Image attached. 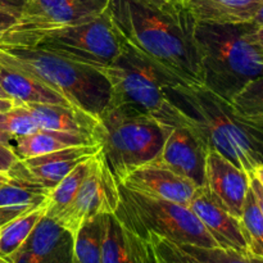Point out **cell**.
<instances>
[{"label": "cell", "instance_id": "83f0119b", "mask_svg": "<svg viewBox=\"0 0 263 263\" xmlns=\"http://www.w3.org/2000/svg\"><path fill=\"white\" fill-rule=\"evenodd\" d=\"M0 130L14 139L31 135L40 130L30 110L23 104H14L10 109L0 113Z\"/></svg>", "mask_w": 263, "mask_h": 263}, {"label": "cell", "instance_id": "60d3db41", "mask_svg": "<svg viewBox=\"0 0 263 263\" xmlns=\"http://www.w3.org/2000/svg\"><path fill=\"white\" fill-rule=\"evenodd\" d=\"M8 179H9V175L8 174H0V185L7 181Z\"/></svg>", "mask_w": 263, "mask_h": 263}, {"label": "cell", "instance_id": "4fadbf2b", "mask_svg": "<svg viewBox=\"0 0 263 263\" xmlns=\"http://www.w3.org/2000/svg\"><path fill=\"white\" fill-rule=\"evenodd\" d=\"M73 234L44 216L8 263H74Z\"/></svg>", "mask_w": 263, "mask_h": 263}, {"label": "cell", "instance_id": "ab89813d", "mask_svg": "<svg viewBox=\"0 0 263 263\" xmlns=\"http://www.w3.org/2000/svg\"><path fill=\"white\" fill-rule=\"evenodd\" d=\"M253 23H256V25H258V26H263V5H262L261 9H259L258 14H257L256 18H254Z\"/></svg>", "mask_w": 263, "mask_h": 263}, {"label": "cell", "instance_id": "ffe728a7", "mask_svg": "<svg viewBox=\"0 0 263 263\" xmlns=\"http://www.w3.org/2000/svg\"><path fill=\"white\" fill-rule=\"evenodd\" d=\"M23 105L30 110L41 130L85 134L94 138L98 127V117L85 112L81 108L61 104Z\"/></svg>", "mask_w": 263, "mask_h": 263}, {"label": "cell", "instance_id": "5bb4252c", "mask_svg": "<svg viewBox=\"0 0 263 263\" xmlns=\"http://www.w3.org/2000/svg\"><path fill=\"white\" fill-rule=\"evenodd\" d=\"M204 186L211 195L239 220L247 194L251 189V175L236 167L217 152H208Z\"/></svg>", "mask_w": 263, "mask_h": 263}, {"label": "cell", "instance_id": "d4e9b609", "mask_svg": "<svg viewBox=\"0 0 263 263\" xmlns=\"http://www.w3.org/2000/svg\"><path fill=\"white\" fill-rule=\"evenodd\" d=\"M95 157V156H94ZM91 159L82 162L81 164L72 170L64 179H62L53 189L49 192L48 203H46V213L48 217L57 220L64 210L73 200L80 185L84 181L85 176L91 166Z\"/></svg>", "mask_w": 263, "mask_h": 263}, {"label": "cell", "instance_id": "52a82bcc", "mask_svg": "<svg viewBox=\"0 0 263 263\" xmlns=\"http://www.w3.org/2000/svg\"><path fill=\"white\" fill-rule=\"evenodd\" d=\"M99 71L110 86L108 107L149 116L172 127L180 125L179 115L164 94V86L176 81L140 53L123 44L113 63Z\"/></svg>", "mask_w": 263, "mask_h": 263}, {"label": "cell", "instance_id": "484cf974", "mask_svg": "<svg viewBox=\"0 0 263 263\" xmlns=\"http://www.w3.org/2000/svg\"><path fill=\"white\" fill-rule=\"evenodd\" d=\"M239 223L249 253L263 258V213L252 189L247 194Z\"/></svg>", "mask_w": 263, "mask_h": 263}, {"label": "cell", "instance_id": "ac0fdd59", "mask_svg": "<svg viewBox=\"0 0 263 263\" xmlns=\"http://www.w3.org/2000/svg\"><path fill=\"white\" fill-rule=\"evenodd\" d=\"M0 87L14 104L72 105L61 94L3 59H0Z\"/></svg>", "mask_w": 263, "mask_h": 263}, {"label": "cell", "instance_id": "8fae6325", "mask_svg": "<svg viewBox=\"0 0 263 263\" xmlns=\"http://www.w3.org/2000/svg\"><path fill=\"white\" fill-rule=\"evenodd\" d=\"M99 152V144H90L71 146L32 158L20 159L8 175L30 180L50 192L72 170L82 162L97 156Z\"/></svg>", "mask_w": 263, "mask_h": 263}, {"label": "cell", "instance_id": "836d02e7", "mask_svg": "<svg viewBox=\"0 0 263 263\" xmlns=\"http://www.w3.org/2000/svg\"><path fill=\"white\" fill-rule=\"evenodd\" d=\"M143 2L148 3L149 5H152V7H156L158 8V9H163V10L175 9V8L181 5L177 0H143Z\"/></svg>", "mask_w": 263, "mask_h": 263}, {"label": "cell", "instance_id": "74e56055", "mask_svg": "<svg viewBox=\"0 0 263 263\" xmlns=\"http://www.w3.org/2000/svg\"><path fill=\"white\" fill-rule=\"evenodd\" d=\"M0 143L5 144V145H12L13 144V138L10 135H8L7 133L0 130Z\"/></svg>", "mask_w": 263, "mask_h": 263}, {"label": "cell", "instance_id": "277c9868", "mask_svg": "<svg viewBox=\"0 0 263 263\" xmlns=\"http://www.w3.org/2000/svg\"><path fill=\"white\" fill-rule=\"evenodd\" d=\"M0 59L31 74L72 105L95 117L109 104V82L99 69L31 46L0 44Z\"/></svg>", "mask_w": 263, "mask_h": 263}, {"label": "cell", "instance_id": "9c48e42d", "mask_svg": "<svg viewBox=\"0 0 263 263\" xmlns=\"http://www.w3.org/2000/svg\"><path fill=\"white\" fill-rule=\"evenodd\" d=\"M120 200L118 182L100 151L92 157L89 172L80 185L73 200L54 221L74 236L86 221L97 216L116 213Z\"/></svg>", "mask_w": 263, "mask_h": 263}, {"label": "cell", "instance_id": "9a60e30c", "mask_svg": "<svg viewBox=\"0 0 263 263\" xmlns=\"http://www.w3.org/2000/svg\"><path fill=\"white\" fill-rule=\"evenodd\" d=\"M118 184L140 194L189 207L198 186L171 170L149 162L131 171Z\"/></svg>", "mask_w": 263, "mask_h": 263}, {"label": "cell", "instance_id": "2e32d148", "mask_svg": "<svg viewBox=\"0 0 263 263\" xmlns=\"http://www.w3.org/2000/svg\"><path fill=\"white\" fill-rule=\"evenodd\" d=\"M189 208L212 236L217 247L249 253L239 220L211 195L204 185L198 187Z\"/></svg>", "mask_w": 263, "mask_h": 263}, {"label": "cell", "instance_id": "8992f818", "mask_svg": "<svg viewBox=\"0 0 263 263\" xmlns=\"http://www.w3.org/2000/svg\"><path fill=\"white\" fill-rule=\"evenodd\" d=\"M172 126L149 116L107 107L98 117L94 139L117 182L154 161Z\"/></svg>", "mask_w": 263, "mask_h": 263}, {"label": "cell", "instance_id": "7bdbcfd3", "mask_svg": "<svg viewBox=\"0 0 263 263\" xmlns=\"http://www.w3.org/2000/svg\"><path fill=\"white\" fill-rule=\"evenodd\" d=\"M177 2H179V3H180V4H181V5H182V4H184V2H185V0H177Z\"/></svg>", "mask_w": 263, "mask_h": 263}, {"label": "cell", "instance_id": "1f68e13d", "mask_svg": "<svg viewBox=\"0 0 263 263\" xmlns=\"http://www.w3.org/2000/svg\"><path fill=\"white\" fill-rule=\"evenodd\" d=\"M23 213H27V212L18 210V208H13V207H0V230H2L8 222H10L12 220L17 218L18 216L23 215ZM0 263H4V262L0 261Z\"/></svg>", "mask_w": 263, "mask_h": 263}, {"label": "cell", "instance_id": "f1b7e54d", "mask_svg": "<svg viewBox=\"0 0 263 263\" xmlns=\"http://www.w3.org/2000/svg\"><path fill=\"white\" fill-rule=\"evenodd\" d=\"M144 239L151 243L157 263H205L182 248L180 244L156 234H146Z\"/></svg>", "mask_w": 263, "mask_h": 263}, {"label": "cell", "instance_id": "cb8c5ba5", "mask_svg": "<svg viewBox=\"0 0 263 263\" xmlns=\"http://www.w3.org/2000/svg\"><path fill=\"white\" fill-rule=\"evenodd\" d=\"M104 215L86 221L74 234V263H102Z\"/></svg>", "mask_w": 263, "mask_h": 263}, {"label": "cell", "instance_id": "4dcf8cb0", "mask_svg": "<svg viewBox=\"0 0 263 263\" xmlns=\"http://www.w3.org/2000/svg\"><path fill=\"white\" fill-rule=\"evenodd\" d=\"M17 14L9 12V10L0 9V39L3 37V35H4L5 32H8V31L17 23Z\"/></svg>", "mask_w": 263, "mask_h": 263}, {"label": "cell", "instance_id": "5b68a950", "mask_svg": "<svg viewBox=\"0 0 263 263\" xmlns=\"http://www.w3.org/2000/svg\"><path fill=\"white\" fill-rule=\"evenodd\" d=\"M0 44L37 48L97 69L112 64L123 46L107 10L97 17L50 30H9Z\"/></svg>", "mask_w": 263, "mask_h": 263}, {"label": "cell", "instance_id": "3957f363", "mask_svg": "<svg viewBox=\"0 0 263 263\" xmlns=\"http://www.w3.org/2000/svg\"><path fill=\"white\" fill-rule=\"evenodd\" d=\"M256 23L195 22L194 43L202 85L231 103L253 80L263 76V53L254 39Z\"/></svg>", "mask_w": 263, "mask_h": 263}, {"label": "cell", "instance_id": "e575fe53", "mask_svg": "<svg viewBox=\"0 0 263 263\" xmlns=\"http://www.w3.org/2000/svg\"><path fill=\"white\" fill-rule=\"evenodd\" d=\"M251 189L253 190L254 195H256L257 198V202H258L259 207H261V211L263 213V186L261 185V182H259L253 175H251Z\"/></svg>", "mask_w": 263, "mask_h": 263}, {"label": "cell", "instance_id": "7c38bea8", "mask_svg": "<svg viewBox=\"0 0 263 263\" xmlns=\"http://www.w3.org/2000/svg\"><path fill=\"white\" fill-rule=\"evenodd\" d=\"M208 151L198 136L184 125L172 127L153 163L171 170L198 187L205 182Z\"/></svg>", "mask_w": 263, "mask_h": 263}, {"label": "cell", "instance_id": "d590c367", "mask_svg": "<svg viewBox=\"0 0 263 263\" xmlns=\"http://www.w3.org/2000/svg\"><path fill=\"white\" fill-rule=\"evenodd\" d=\"M254 39H256V43L258 44L259 49L263 53V26L256 25V28H254Z\"/></svg>", "mask_w": 263, "mask_h": 263}, {"label": "cell", "instance_id": "7402d4cb", "mask_svg": "<svg viewBox=\"0 0 263 263\" xmlns=\"http://www.w3.org/2000/svg\"><path fill=\"white\" fill-rule=\"evenodd\" d=\"M49 190L30 180L9 176L0 185V207L18 208L25 212L45 207Z\"/></svg>", "mask_w": 263, "mask_h": 263}, {"label": "cell", "instance_id": "ba28073f", "mask_svg": "<svg viewBox=\"0 0 263 263\" xmlns=\"http://www.w3.org/2000/svg\"><path fill=\"white\" fill-rule=\"evenodd\" d=\"M118 187L121 200L116 216L141 238L152 233L181 246L217 247L189 207L140 194L121 184Z\"/></svg>", "mask_w": 263, "mask_h": 263}, {"label": "cell", "instance_id": "4316f807", "mask_svg": "<svg viewBox=\"0 0 263 263\" xmlns=\"http://www.w3.org/2000/svg\"><path fill=\"white\" fill-rule=\"evenodd\" d=\"M236 112L251 122L263 126V76L247 85L231 102Z\"/></svg>", "mask_w": 263, "mask_h": 263}, {"label": "cell", "instance_id": "7a4b0ae2", "mask_svg": "<svg viewBox=\"0 0 263 263\" xmlns=\"http://www.w3.org/2000/svg\"><path fill=\"white\" fill-rule=\"evenodd\" d=\"M164 94L180 125L189 127L208 152H217L249 175L262 166L263 127L239 115L231 103L203 85L184 82L167 84Z\"/></svg>", "mask_w": 263, "mask_h": 263}, {"label": "cell", "instance_id": "d6a6232c", "mask_svg": "<svg viewBox=\"0 0 263 263\" xmlns=\"http://www.w3.org/2000/svg\"><path fill=\"white\" fill-rule=\"evenodd\" d=\"M26 3H27V0H0V9L9 10V12L17 14L20 18Z\"/></svg>", "mask_w": 263, "mask_h": 263}, {"label": "cell", "instance_id": "d6986e66", "mask_svg": "<svg viewBox=\"0 0 263 263\" xmlns=\"http://www.w3.org/2000/svg\"><path fill=\"white\" fill-rule=\"evenodd\" d=\"M182 5L197 22L234 25L253 22L263 0H185Z\"/></svg>", "mask_w": 263, "mask_h": 263}, {"label": "cell", "instance_id": "8d00e7d4", "mask_svg": "<svg viewBox=\"0 0 263 263\" xmlns=\"http://www.w3.org/2000/svg\"><path fill=\"white\" fill-rule=\"evenodd\" d=\"M13 105H14V102L12 99H3V98H0V113L10 109Z\"/></svg>", "mask_w": 263, "mask_h": 263}, {"label": "cell", "instance_id": "6da1fadb", "mask_svg": "<svg viewBox=\"0 0 263 263\" xmlns=\"http://www.w3.org/2000/svg\"><path fill=\"white\" fill-rule=\"evenodd\" d=\"M107 12L123 44L174 81L202 85L194 43L197 21L184 5L163 10L143 0H109Z\"/></svg>", "mask_w": 263, "mask_h": 263}, {"label": "cell", "instance_id": "e0dca14e", "mask_svg": "<svg viewBox=\"0 0 263 263\" xmlns=\"http://www.w3.org/2000/svg\"><path fill=\"white\" fill-rule=\"evenodd\" d=\"M102 263H157L146 239L131 230L116 213L104 215Z\"/></svg>", "mask_w": 263, "mask_h": 263}, {"label": "cell", "instance_id": "f546056e", "mask_svg": "<svg viewBox=\"0 0 263 263\" xmlns=\"http://www.w3.org/2000/svg\"><path fill=\"white\" fill-rule=\"evenodd\" d=\"M18 161L20 157L13 149V145L0 143V174H8Z\"/></svg>", "mask_w": 263, "mask_h": 263}, {"label": "cell", "instance_id": "b9f144b4", "mask_svg": "<svg viewBox=\"0 0 263 263\" xmlns=\"http://www.w3.org/2000/svg\"><path fill=\"white\" fill-rule=\"evenodd\" d=\"M0 98H3V99H9V98H8V95L5 94L4 90H3L2 87H0Z\"/></svg>", "mask_w": 263, "mask_h": 263}, {"label": "cell", "instance_id": "30bf717a", "mask_svg": "<svg viewBox=\"0 0 263 263\" xmlns=\"http://www.w3.org/2000/svg\"><path fill=\"white\" fill-rule=\"evenodd\" d=\"M109 0H27L12 31H41L81 22L107 10Z\"/></svg>", "mask_w": 263, "mask_h": 263}, {"label": "cell", "instance_id": "f35d334b", "mask_svg": "<svg viewBox=\"0 0 263 263\" xmlns=\"http://www.w3.org/2000/svg\"><path fill=\"white\" fill-rule=\"evenodd\" d=\"M251 175H253V176L256 177L259 182H261V185L263 186V164L262 166L257 167V168L253 171V174H251Z\"/></svg>", "mask_w": 263, "mask_h": 263}, {"label": "cell", "instance_id": "ee69618b", "mask_svg": "<svg viewBox=\"0 0 263 263\" xmlns=\"http://www.w3.org/2000/svg\"><path fill=\"white\" fill-rule=\"evenodd\" d=\"M262 127H263V126H262Z\"/></svg>", "mask_w": 263, "mask_h": 263}, {"label": "cell", "instance_id": "44dd1931", "mask_svg": "<svg viewBox=\"0 0 263 263\" xmlns=\"http://www.w3.org/2000/svg\"><path fill=\"white\" fill-rule=\"evenodd\" d=\"M13 149L20 159L32 158L43 154L53 153L62 149L77 145H90L98 144L92 136L85 134L66 133V131L39 130L31 135L14 139Z\"/></svg>", "mask_w": 263, "mask_h": 263}, {"label": "cell", "instance_id": "603a6c76", "mask_svg": "<svg viewBox=\"0 0 263 263\" xmlns=\"http://www.w3.org/2000/svg\"><path fill=\"white\" fill-rule=\"evenodd\" d=\"M45 213L46 205L36 208L18 216L0 230V261L8 263V259L22 247Z\"/></svg>", "mask_w": 263, "mask_h": 263}]
</instances>
